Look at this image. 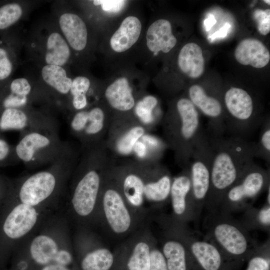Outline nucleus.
<instances>
[{
	"label": "nucleus",
	"instance_id": "nucleus-1",
	"mask_svg": "<svg viewBox=\"0 0 270 270\" xmlns=\"http://www.w3.org/2000/svg\"><path fill=\"white\" fill-rule=\"evenodd\" d=\"M210 139L213 154L204 206L207 212L218 209L226 192L254 162L255 158L254 143L246 139L230 136Z\"/></svg>",
	"mask_w": 270,
	"mask_h": 270
},
{
	"label": "nucleus",
	"instance_id": "nucleus-2",
	"mask_svg": "<svg viewBox=\"0 0 270 270\" xmlns=\"http://www.w3.org/2000/svg\"><path fill=\"white\" fill-rule=\"evenodd\" d=\"M148 218L134 210L128 204L112 174L106 176L94 224L100 226L108 238L123 240L150 223Z\"/></svg>",
	"mask_w": 270,
	"mask_h": 270
},
{
	"label": "nucleus",
	"instance_id": "nucleus-3",
	"mask_svg": "<svg viewBox=\"0 0 270 270\" xmlns=\"http://www.w3.org/2000/svg\"><path fill=\"white\" fill-rule=\"evenodd\" d=\"M164 122L166 139L178 162L182 168L188 166L196 143L206 132L197 109L188 98H180L176 113Z\"/></svg>",
	"mask_w": 270,
	"mask_h": 270
},
{
	"label": "nucleus",
	"instance_id": "nucleus-4",
	"mask_svg": "<svg viewBox=\"0 0 270 270\" xmlns=\"http://www.w3.org/2000/svg\"><path fill=\"white\" fill-rule=\"evenodd\" d=\"M203 225L204 238L216 244L224 255L244 256L258 245L232 214L219 210L207 212Z\"/></svg>",
	"mask_w": 270,
	"mask_h": 270
},
{
	"label": "nucleus",
	"instance_id": "nucleus-5",
	"mask_svg": "<svg viewBox=\"0 0 270 270\" xmlns=\"http://www.w3.org/2000/svg\"><path fill=\"white\" fill-rule=\"evenodd\" d=\"M212 148L206 132L196 143L188 165L190 190V204L192 222L198 224L204 208L210 181Z\"/></svg>",
	"mask_w": 270,
	"mask_h": 270
},
{
	"label": "nucleus",
	"instance_id": "nucleus-6",
	"mask_svg": "<svg viewBox=\"0 0 270 270\" xmlns=\"http://www.w3.org/2000/svg\"><path fill=\"white\" fill-rule=\"evenodd\" d=\"M270 185V170L254 162L227 190L217 210L232 214L244 212Z\"/></svg>",
	"mask_w": 270,
	"mask_h": 270
},
{
	"label": "nucleus",
	"instance_id": "nucleus-7",
	"mask_svg": "<svg viewBox=\"0 0 270 270\" xmlns=\"http://www.w3.org/2000/svg\"><path fill=\"white\" fill-rule=\"evenodd\" d=\"M224 101L227 112L226 131L230 136L248 140L264 120L256 114L252 97L243 88L231 87L225 92Z\"/></svg>",
	"mask_w": 270,
	"mask_h": 270
},
{
	"label": "nucleus",
	"instance_id": "nucleus-8",
	"mask_svg": "<svg viewBox=\"0 0 270 270\" xmlns=\"http://www.w3.org/2000/svg\"><path fill=\"white\" fill-rule=\"evenodd\" d=\"M106 176L90 168L78 178L70 199V209L80 226L94 224L98 205Z\"/></svg>",
	"mask_w": 270,
	"mask_h": 270
},
{
	"label": "nucleus",
	"instance_id": "nucleus-9",
	"mask_svg": "<svg viewBox=\"0 0 270 270\" xmlns=\"http://www.w3.org/2000/svg\"><path fill=\"white\" fill-rule=\"evenodd\" d=\"M149 224L116 246L113 251L114 262L111 270H149L152 246L156 238Z\"/></svg>",
	"mask_w": 270,
	"mask_h": 270
},
{
	"label": "nucleus",
	"instance_id": "nucleus-10",
	"mask_svg": "<svg viewBox=\"0 0 270 270\" xmlns=\"http://www.w3.org/2000/svg\"><path fill=\"white\" fill-rule=\"evenodd\" d=\"M74 242L80 270H111L114 262L113 251L88 228L80 227Z\"/></svg>",
	"mask_w": 270,
	"mask_h": 270
},
{
	"label": "nucleus",
	"instance_id": "nucleus-11",
	"mask_svg": "<svg viewBox=\"0 0 270 270\" xmlns=\"http://www.w3.org/2000/svg\"><path fill=\"white\" fill-rule=\"evenodd\" d=\"M38 208L20 202L6 212L0 225V248L22 239L36 226L40 220Z\"/></svg>",
	"mask_w": 270,
	"mask_h": 270
},
{
	"label": "nucleus",
	"instance_id": "nucleus-12",
	"mask_svg": "<svg viewBox=\"0 0 270 270\" xmlns=\"http://www.w3.org/2000/svg\"><path fill=\"white\" fill-rule=\"evenodd\" d=\"M58 186L56 174L50 171L36 172L24 180L18 191V202L38 208L48 200Z\"/></svg>",
	"mask_w": 270,
	"mask_h": 270
},
{
	"label": "nucleus",
	"instance_id": "nucleus-13",
	"mask_svg": "<svg viewBox=\"0 0 270 270\" xmlns=\"http://www.w3.org/2000/svg\"><path fill=\"white\" fill-rule=\"evenodd\" d=\"M176 222L192 256L202 268L204 270H220L224 254L218 246L204 237L201 238L196 236L188 225Z\"/></svg>",
	"mask_w": 270,
	"mask_h": 270
},
{
	"label": "nucleus",
	"instance_id": "nucleus-14",
	"mask_svg": "<svg viewBox=\"0 0 270 270\" xmlns=\"http://www.w3.org/2000/svg\"><path fill=\"white\" fill-rule=\"evenodd\" d=\"M112 175L129 206L138 214L152 218L144 198L146 171L128 170Z\"/></svg>",
	"mask_w": 270,
	"mask_h": 270
},
{
	"label": "nucleus",
	"instance_id": "nucleus-15",
	"mask_svg": "<svg viewBox=\"0 0 270 270\" xmlns=\"http://www.w3.org/2000/svg\"><path fill=\"white\" fill-rule=\"evenodd\" d=\"M190 180L188 166L182 168V171L173 178L170 195L172 213L173 220L183 224L192 222L190 204L189 196Z\"/></svg>",
	"mask_w": 270,
	"mask_h": 270
},
{
	"label": "nucleus",
	"instance_id": "nucleus-16",
	"mask_svg": "<svg viewBox=\"0 0 270 270\" xmlns=\"http://www.w3.org/2000/svg\"><path fill=\"white\" fill-rule=\"evenodd\" d=\"M172 178L170 172L162 167L146 171L144 198L151 211L160 210L170 202Z\"/></svg>",
	"mask_w": 270,
	"mask_h": 270
},
{
	"label": "nucleus",
	"instance_id": "nucleus-17",
	"mask_svg": "<svg viewBox=\"0 0 270 270\" xmlns=\"http://www.w3.org/2000/svg\"><path fill=\"white\" fill-rule=\"evenodd\" d=\"M70 244L68 242L62 244L54 236L43 232L33 238L27 248L30 259L42 266L54 263L60 251Z\"/></svg>",
	"mask_w": 270,
	"mask_h": 270
},
{
	"label": "nucleus",
	"instance_id": "nucleus-18",
	"mask_svg": "<svg viewBox=\"0 0 270 270\" xmlns=\"http://www.w3.org/2000/svg\"><path fill=\"white\" fill-rule=\"evenodd\" d=\"M234 56L240 64L258 68L266 66L270 60V53L266 46L253 38L240 41L236 48Z\"/></svg>",
	"mask_w": 270,
	"mask_h": 270
},
{
	"label": "nucleus",
	"instance_id": "nucleus-19",
	"mask_svg": "<svg viewBox=\"0 0 270 270\" xmlns=\"http://www.w3.org/2000/svg\"><path fill=\"white\" fill-rule=\"evenodd\" d=\"M58 23L69 46L76 51L83 50L88 40L87 28L84 21L75 14L65 12L60 16Z\"/></svg>",
	"mask_w": 270,
	"mask_h": 270
},
{
	"label": "nucleus",
	"instance_id": "nucleus-20",
	"mask_svg": "<svg viewBox=\"0 0 270 270\" xmlns=\"http://www.w3.org/2000/svg\"><path fill=\"white\" fill-rule=\"evenodd\" d=\"M146 40L148 50L154 54L168 52L177 42L170 22L165 19L158 20L151 24L146 32Z\"/></svg>",
	"mask_w": 270,
	"mask_h": 270
},
{
	"label": "nucleus",
	"instance_id": "nucleus-21",
	"mask_svg": "<svg viewBox=\"0 0 270 270\" xmlns=\"http://www.w3.org/2000/svg\"><path fill=\"white\" fill-rule=\"evenodd\" d=\"M142 28V24L138 18L134 16L126 18L110 38L112 48L117 52L130 49L138 40Z\"/></svg>",
	"mask_w": 270,
	"mask_h": 270
},
{
	"label": "nucleus",
	"instance_id": "nucleus-22",
	"mask_svg": "<svg viewBox=\"0 0 270 270\" xmlns=\"http://www.w3.org/2000/svg\"><path fill=\"white\" fill-rule=\"evenodd\" d=\"M178 62L181 71L191 78H198L204 72V60L202 50L196 43H188L182 48Z\"/></svg>",
	"mask_w": 270,
	"mask_h": 270
},
{
	"label": "nucleus",
	"instance_id": "nucleus-23",
	"mask_svg": "<svg viewBox=\"0 0 270 270\" xmlns=\"http://www.w3.org/2000/svg\"><path fill=\"white\" fill-rule=\"evenodd\" d=\"M104 94L110 106L118 110L128 111L134 106L132 88L124 77L116 79L109 85Z\"/></svg>",
	"mask_w": 270,
	"mask_h": 270
},
{
	"label": "nucleus",
	"instance_id": "nucleus-24",
	"mask_svg": "<svg viewBox=\"0 0 270 270\" xmlns=\"http://www.w3.org/2000/svg\"><path fill=\"white\" fill-rule=\"evenodd\" d=\"M51 144L50 139L46 135L32 132L24 135L15 148V153L22 161L28 162L34 160L36 154Z\"/></svg>",
	"mask_w": 270,
	"mask_h": 270
},
{
	"label": "nucleus",
	"instance_id": "nucleus-25",
	"mask_svg": "<svg viewBox=\"0 0 270 270\" xmlns=\"http://www.w3.org/2000/svg\"><path fill=\"white\" fill-rule=\"evenodd\" d=\"M70 56V46L64 36L58 32L49 34L44 54L46 64L62 66L67 63Z\"/></svg>",
	"mask_w": 270,
	"mask_h": 270
},
{
	"label": "nucleus",
	"instance_id": "nucleus-26",
	"mask_svg": "<svg viewBox=\"0 0 270 270\" xmlns=\"http://www.w3.org/2000/svg\"><path fill=\"white\" fill-rule=\"evenodd\" d=\"M240 220L244 228L250 232L251 230H260L270 232V204L266 202L260 208L252 206L244 212Z\"/></svg>",
	"mask_w": 270,
	"mask_h": 270
},
{
	"label": "nucleus",
	"instance_id": "nucleus-27",
	"mask_svg": "<svg viewBox=\"0 0 270 270\" xmlns=\"http://www.w3.org/2000/svg\"><path fill=\"white\" fill-rule=\"evenodd\" d=\"M41 75L44 82L60 94L70 92L72 80L62 66L46 64L42 69Z\"/></svg>",
	"mask_w": 270,
	"mask_h": 270
},
{
	"label": "nucleus",
	"instance_id": "nucleus-28",
	"mask_svg": "<svg viewBox=\"0 0 270 270\" xmlns=\"http://www.w3.org/2000/svg\"><path fill=\"white\" fill-rule=\"evenodd\" d=\"M28 123L26 114L20 108H8L0 110V132L22 130Z\"/></svg>",
	"mask_w": 270,
	"mask_h": 270
},
{
	"label": "nucleus",
	"instance_id": "nucleus-29",
	"mask_svg": "<svg viewBox=\"0 0 270 270\" xmlns=\"http://www.w3.org/2000/svg\"><path fill=\"white\" fill-rule=\"evenodd\" d=\"M22 13V6L18 2L0 4V33L6 32L18 21Z\"/></svg>",
	"mask_w": 270,
	"mask_h": 270
},
{
	"label": "nucleus",
	"instance_id": "nucleus-30",
	"mask_svg": "<svg viewBox=\"0 0 270 270\" xmlns=\"http://www.w3.org/2000/svg\"><path fill=\"white\" fill-rule=\"evenodd\" d=\"M144 134V129L140 126H136L126 131L117 140L116 148L118 152L124 156L130 154L132 152L136 142Z\"/></svg>",
	"mask_w": 270,
	"mask_h": 270
},
{
	"label": "nucleus",
	"instance_id": "nucleus-31",
	"mask_svg": "<svg viewBox=\"0 0 270 270\" xmlns=\"http://www.w3.org/2000/svg\"><path fill=\"white\" fill-rule=\"evenodd\" d=\"M6 38L0 42V90L10 76L14 68L12 50Z\"/></svg>",
	"mask_w": 270,
	"mask_h": 270
},
{
	"label": "nucleus",
	"instance_id": "nucleus-32",
	"mask_svg": "<svg viewBox=\"0 0 270 270\" xmlns=\"http://www.w3.org/2000/svg\"><path fill=\"white\" fill-rule=\"evenodd\" d=\"M261 132L258 143H254L255 157L270 162V122L267 118L261 125Z\"/></svg>",
	"mask_w": 270,
	"mask_h": 270
},
{
	"label": "nucleus",
	"instance_id": "nucleus-33",
	"mask_svg": "<svg viewBox=\"0 0 270 270\" xmlns=\"http://www.w3.org/2000/svg\"><path fill=\"white\" fill-rule=\"evenodd\" d=\"M270 240L258 245L254 250V255L250 260L246 270H270L269 256L266 254L270 252Z\"/></svg>",
	"mask_w": 270,
	"mask_h": 270
},
{
	"label": "nucleus",
	"instance_id": "nucleus-34",
	"mask_svg": "<svg viewBox=\"0 0 270 270\" xmlns=\"http://www.w3.org/2000/svg\"><path fill=\"white\" fill-rule=\"evenodd\" d=\"M157 104L158 100L154 96H147L136 104V114L144 124H150L154 120L153 110Z\"/></svg>",
	"mask_w": 270,
	"mask_h": 270
},
{
	"label": "nucleus",
	"instance_id": "nucleus-35",
	"mask_svg": "<svg viewBox=\"0 0 270 270\" xmlns=\"http://www.w3.org/2000/svg\"><path fill=\"white\" fill-rule=\"evenodd\" d=\"M149 270H168L164 257L156 238L151 250Z\"/></svg>",
	"mask_w": 270,
	"mask_h": 270
},
{
	"label": "nucleus",
	"instance_id": "nucleus-36",
	"mask_svg": "<svg viewBox=\"0 0 270 270\" xmlns=\"http://www.w3.org/2000/svg\"><path fill=\"white\" fill-rule=\"evenodd\" d=\"M4 90L20 96H28L32 90L31 85L27 79L20 78L13 80Z\"/></svg>",
	"mask_w": 270,
	"mask_h": 270
},
{
	"label": "nucleus",
	"instance_id": "nucleus-37",
	"mask_svg": "<svg viewBox=\"0 0 270 270\" xmlns=\"http://www.w3.org/2000/svg\"><path fill=\"white\" fill-rule=\"evenodd\" d=\"M253 17L259 32L264 36L268 34L270 32V10L256 9L253 13Z\"/></svg>",
	"mask_w": 270,
	"mask_h": 270
},
{
	"label": "nucleus",
	"instance_id": "nucleus-38",
	"mask_svg": "<svg viewBox=\"0 0 270 270\" xmlns=\"http://www.w3.org/2000/svg\"><path fill=\"white\" fill-rule=\"evenodd\" d=\"M89 79L85 76H79L74 78L72 83L70 92L72 96L77 94H86L90 86Z\"/></svg>",
	"mask_w": 270,
	"mask_h": 270
},
{
	"label": "nucleus",
	"instance_id": "nucleus-39",
	"mask_svg": "<svg viewBox=\"0 0 270 270\" xmlns=\"http://www.w3.org/2000/svg\"><path fill=\"white\" fill-rule=\"evenodd\" d=\"M88 122V111L80 110L75 114L70 122V127L75 132H83Z\"/></svg>",
	"mask_w": 270,
	"mask_h": 270
},
{
	"label": "nucleus",
	"instance_id": "nucleus-40",
	"mask_svg": "<svg viewBox=\"0 0 270 270\" xmlns=\"http://www.w3.org/2000/svg\"><path fill=\"white\" fill-rule=\"evenodd\" d=\"M126 1L121 0H94V4L98 6H101L102 8L106 12H118L120 10Z\"/></svg>",
	"mask_w": 270,
	"mask_h": 270
},
{
	"label": "nucleus",
	"instance_id": "nucleus-41",
	"mask_svg": "<svg viewBox=\"0 0 270 270\" xmlns=\"http://www.w3.org/2000/svg\"><path fill=\"white\" fill-rule=\"evenodd\" d=\"M10 154L11 148L10 144L0 135V164L6 162Z\"/></svg>",
	"mask_w": 270,
	"mask_h": 270
},
{
	"label": "nucleus",
	"instance_id": "nucleus-42",
	"mask_svg": "<svg viewBox=\"0 0 270 270\" xmlns=\"http://www.w3.org/2000/svg\"><path fill=\"white\" fill-rule=\"evenodd\" d=\"M148 146L142 140H138L134 144L132 152L140 158H144L148 154Z\"/></svg>",
	"mask_w": 270,
	"mask_h": 270
},
{
	"label": "nucleus",
	"instance_id": "nucleus-43",
	"mask_svg": "<svg viewBox=\"0 0 270 270\" xmlns=\"http://www.w3.org/2000/svg\"><path fill=\"white\" fill-rule=\"evenodd\" d=\"M72 103L75 109L82 110L88 104L86 94H82L73 96Z\"/></svg>",
	"mask_w": 270,
	"mask_h": 270
},
{
	"label": "nucleus",
	"instance_id": "nucleus-44",
	"mask_svg": "<svg viewBox=\"0 0 270 270\" xmlns=\"http://www.w3.org/2000/svg\"><path fill=\"white\" fill-rule=\"evenodd\" d=\"M142 140L146 144L150 146L153 148L158 147L160 145V142L158 140L154 137H152L150 136L145 135L141 138Z\"/></svg>",
	"mask_w": 270,
	"mask_h": 270
},
{
	"label": "nucleus",
	"instance_id": "nucleus-45",
	"mask_svg": "<svg viewBox=\"0 0 270 270\" xmlns=\"http://www.w3.org/2000/svg\"><path fill=\"white\" fill-rule=\"evenodd\" d=\"M40 270H71L68 266L52 263L42 266Z\"/></svg>",
	"mask_w": 270,
	"mask_h": 270
},
{
	"label": "nucleus",
	"instance_id": "nucleus-46",
	"mask_svg": "<svg viewBox=\"0 0 270 270\" xmlns=\"http://www.w3.org/2000/svg\"><path fill=\"white\" fill-rule=\"evenodd\" d=\"M230 26L229 24H226L219 31L215 32L212 36H211V38H215L217 37H224L226 35L227 30Z\"/></svg>",
	"mask_w": 270,
	"mask_h": 270
},
{
	"label": "nucleus",
	"instance_id": "nucleus-47",
	"mask_svg": "<svg viewBox=\"0 0 270 270\" xmlns=\"http://www.w3.org/2000/svg\"><path fill=\"white\" fill-rule=\"evenodd\" d=\"M7 187L4 180L0 176V200L6 195L7 193Z\"/></svg>",
	"mask_w": 270,
	"mask_h": 270
},
{
	"label": "nucleus",
	"instance_id": "nucleus-48",
	"mask_svg": "<svg viewBox=\"0 0 270 270\" xmlns=\"http://www.w3.org/2000/svg\"><path fill=\"white\" fill-rule=\"evenodd\" d=\"M216 22V20H215L214 16L212 15L210 16L207 19H206L204 22L206 30V31L209 30L212 28V26L214 24H215Z\"/></svg>",
	"mask_w": 270,
	"mask_h": 270
},
{
	"label": "nucleus",
	"instance_id": "nucleus-49",
	"mask_svg": "<svg viewBox=\"0 0 270 270\" xmlns=\"http://www.w3.org/2000/svg\"><path fill=\"white\" fill-rule=\"evenodd\" d=\"M264 2L265 3H266V4H268V5L270 4V1L269 0H264Z\"/></svg>",
	"mask_w": 270,
	"mask_h": 270
}]
</instances>
